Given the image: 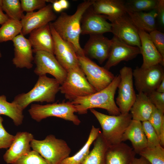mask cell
<instances>
[{
    "mask_svg": "<svg viewBox=\"0 0 164 164\" xmlns=\"http://www.w3.org/2000/svg\"><path fill=\"white\" fill-rule=\"evenodd\" d=\"M94 1L85 0L78 5L73 14L62 12L55 21L50 23L62 39L72 45L77 55L85 56L80 43L81 20L84 12Z\"/></svg>",
    "mask_w": 164,
    "mask_h": 164,
    "instance_id": "6da1fadb",
    "label": "cell"
},
{
    "mask_svg": "<svg viewBox=\"0 0 164 164\" xmlns=\"http://www.w3.org/2000/svg\"><path fill=\"white\" fill-rule=\"evenodd\" d=\"M120 80L119 74L116 75L106 87L88 95L77 98L71 101L79 114L87 113L88 110L99 108L107 110L110 115L120 114L119 109L114 101L115 92Z\"/></svg>",
    "mask_w": 164,
    "mask_h": 164,
    "instance_id": "7a4b0ae2",
    "label": "cell"
},
{
    "mask_svg": "<svg viewBox=\"0 0 164 164\" xmlns=\"http://www.w3.org/2000/svg\"><path fill=\"white\" fill-rule=\"evenodd\" d=\"M60 84L54 78L46 75L39 76L33 88L26 93L18 94L12 102L23 111L33 102L52 103L55 100L56 95L59 91Z\"/></svg>",
    "mask_w": 164,
    "mask_h": 164,
    "instance_id": "3957f363",
    "label": "cell"
},
{
    "mask_svg": "<svg viewBox=\"0 0 164 164\" xmlns=\"http://www.w3.org/2000/svg\"><path fill=\"white\" fill-rule=\"evenodd\" d=\"M90 110L99 123L102 136L108 146L123 142V134L132 120L130 113L108 115L94 109Z\"/></svg>",
    "mask_w": 164,
    "mask_h": 164,
    "instance_id": "277c9868",
    "label": "cell"
},
{
    "mask_svg": "<svg viewBox=\"0 0 164 164\" xmlns=\"http://www.w3.org/2000/svg\"><path fill=\"white\" fill-rule=\"evenodd\" d=\"M30 146L48 164H60L69 156L71 152L70 148L65 140L57 138L53 135H47L43 140L33 139Z\"/></svg>",
    "mask_w": 164,
    "mask_h": 164,
    "instance_id": "5b68a950",
    "label": "cell"
},
{
    "mask_svg": "<svg viewBox=\"0 0 164 164\" xmlns=\"http://www.w3.org/2000/svg\"><path fill=\"white\" fill-rule=\"evenodd\" d=\"M28 112L31 118L37 122L51 117L62 118L71 122L76 125H79L81 121L75 114L77 110L73 104L69 101L45 105L32 104Z\"/></svg>",
    "mask_w": 164,
    "mask_h": 164,
    "instance_id": "8992f818",
    "label": "cell"
},
{
    "mask_svg": "<svg viewBox=\"0 0 164 164\" xmlns=\"http://www.w3.org/2000/svg\"><path fill=\"white\" fill-rule=\"evenodd\" d=\"M59 91L70 102L77 97L97 92L89 83L80 66L67 71L66 77L60 85Z\"/></svg>",
    "mask_w": 164,
    "mask_h": 164,
    "instance_id": "52a82bcc",
    "label": "cell"
},
{
    "mask_svg": "<svg viewBox=\"0 0 164 164\" xmlns=\"http://www.w3.org/2000/svg\"><path fill=\"white\" fill-rule=\"evenodd\" d=\"M160 64L147 68L136 67L132 71L135 88L138 93L146 95L155 91L164 79V70Z\"/></svg>",
    "mask_w": 164,
    "mask_h": 164,
    "instance_id": "ba28073f",
    "label": "cell"
},
{
    "mask_svg": "<svg viewBox=\"0 0 164 164\" xmlns=\"http://www.w3.org/2000/svg\"><path fill=\"white\" fill-rule=\"evenodd\" d=\"M77 55L79 66L90 84L97 91L107 87L115 76L104 67L97 64L85 56Z\"/></svg>",
    "mask_w": 164,
    "mask_h": 164,
    "instance_id": "9c48e42d",
    "label": "cell"
},
{
    "mask_svg": "<svg viewBox=\"0 0 164 164\" xmlns=\"http://www.w3.org/2000/svg\"><path fill=\"white\" fill-rule=\"evenodd\" d=\"M132 68L124 66L119 71L120 80L115 103L121 114L129 113L136 94L134 87Z\"/></svg>",
    "mask_w": 164,
    "mask_h": 164,
    "instance_id": "30bf717a",
    "label": "cell"
},
{
    "mask_svg": "<svg viewBox=\"0 0 164 164\" xmlns=\"http://www.w3.org/2000/svg\"><path fill=\"white\" fill-rule=\"evenodd\" d=\"M35 53L34 61L36 65L34 70L35 73L39 76L49 74L61 85L66 77L67 71L59 63L55 55L43 51Z\"/></svg>",
    "mask_w": 164,
    "mask_h": 164,
    "instance_id": "8fae6325",
    "label": "cell"
},
{
    "mask_svg": "<svg viewBox=\"0 0 164 164\" xmlns=\"http://www.w3.org/2000/svg\"><path fill=\"white\" fill-rule=\"evenodd\" d=\"M54 42V55L67 71L80 66L77 55L72 45L62 39L49 23Z\"/></svg>",
    "mask_w": 164,
    "mask_h": 164,
    "instance_id": "7c38bea8",
    "label": "cell"
},
{
    "mask_svg": "<svg viewBox=\"0 0 164 164\" xmlns=\"http://www.w3.org/2000/svg\"><path fill=\"white\" fill-rule=\"evenodd\" d=\"M111 32L114 36L125 43L141 47V42L138 29L128 14L111 22Z\"/></svg>",
    "mask_w": 164,
    "mask_h": 164,
    "instance_id": "4fadbf2b",
    "label": "cell"
},
{
    "mask_svg": "<svg viewBox=\"0 0 164 164\" xmlns=\"http://www.w3.org/2000/svg\"><path fill=\"white\" fill-rule=\"evenodd\" d=\"M56 18L51 4L37 11L26 13L20 21L22 26L21 33L26 35L33 30L54 21Z\"/></svg>",
    "mask_w": 164,
    "mask_h": 164,
    "instance_id": "5bb4252c",
    "label": "cell"
},
{
    "mask_svg": "<svg viewBox=\"0 0 164 164\" xmlns=\"http://www.w3.org/2000/svg\"><path fill=\"white\" fill-rule=\"evenodd\" d=\"M111 40L109 56L104 67L108 70L121 61L132 60L140 54L139 48L128 45L114 36Z\"/></svg>",
    "mask_w": 164,
    "mask_h": 164,
    "instance_id": "9a60e30c",
    "label": "cell"
},
{
    "mask_svg": "<svg viewBox=\"0 0 164 164\" xmlns=\"http://www.w3.org/2000/svg\"><path fill=\"white\" fill-rule=\"evenodd\" d=\"M91 5L86 10L82 18L81 34L90 35L111 32V23L107 21L105 15L95 13Z\"/></svg>",
    "mask_w": 164,
    "mask_h": 164,
    "instance_id": "2e32d148",
    "label": "cell"
},
{
    "mask_svg": "<svg viewBox=\"0 0 164 164\" xmlns=\"http://www.w3.org/2000/svg\"><path fill=\"white\" fill-rule=\"evenodd\" d=\"M33 135L27 132H19L14 135L12 144L4 154L3 158L8 164H13L31 151L30 143Z\"/></svg>",
    "mask_w": 164,
    "mask_h": 164,
    "instance_id": "e0dca14e",
    "label": "cell"
},
{
    "mask_svg": "<svg viewBox=\"0 0 164 164\" xmlns=\"http://www.w3.org/2000/svg\"><path fill=\"white\" fill-rule=\"evenodd\" d=\"M12 41L14 51V56L12 60L13 64L18 68H32L34 57L32 48L28 39L20 33Z\"/></svg>",
    "mask_w": 164,
    "mask_h": 164,
    "instance_id": "ac0fdd59",
    "label": "cell"
},
{
    "mask_svg": "<svg viewBox=\"0 0 164 164\" xmlns=\"http://www.w3.org/2000/svg\"><path fill=\"white\" fill-rule=\"evenodd\" d=\"M111 44V40L103 34L91 35L83 50L85 56L87 55L102 64L108 58Z\"/></svg>",
    "mask_w": 164,
    "mask_h": 164,
    "instance_id": "d6986e66",
    "label": "cell"
},
{
    "mask_svg": "<svg viewBox=\"0 0 164 164\" xmlns=\"http://www.w3.org/2000/svg\"><path fill=\"white\" fill-rule=\"evenodd\" d=\"M141 42L140 54L143 57L142 68L160 64L164 66V58L158 51L152 41L149 33L138 29Z\"/></svg>",
    "mask_w": 164,
    "mask_h": 164,
    "instance_id": "ffe728a7",
    "label": "cell"
},
{
    "mask_svg": "<svg viewBox=\"0 0 164 164\" xmlns=\"http://www.w3.org/2000/svg\"><path fill=\"white\" fill-rule=\"evenodd\" d=\"M91 6L95 13L105 15L111 22L127 14L124 0H94Z\"/></svg>",
    "mask_w": 164,
    "mask_h": 164,
    "instance_id": "44dd1931",
    "label": "cell"
},
{
    "mask_svg": "<svg viewBox=\"0 0 164 164\" xmlns=\"http://www.w3.org/2000/svg\"><path fill=\"white\" fill-rule=\"evenodd\" d=\"M28 39L33 53L39 51L54 54V42L49 23L36 29L29 34Z\"/></svg>",
    "mask_w": 164,
    "mask_h": 164,
    "instance_id": "7402d4cb",
    "label": "cell"
},
{
    "mask_svg": "<svg viewBox=\"0 0 164 164\" xmlns=\"http://www.w3.org/2000/svg\"><path fill=\"white\" fill-rule=\"evenodd\" d=\"M136 153L127 144L121 142L108 146L105 154L106 164H131Z\"/></svg>",
    "mask_w": 164,
    "mask_h": 164,
    "instance_id": "603a6c76",
    "label": "cell"
},
{
    "mask_svg": "<svg viewBox=\"0 0 164 164\" xmlns=\"http://www.w3.org/2000/svg\"><path fill=\"white\" fill-rule=\"evenodd\" d=\"M129 140L136 154H138L147 146V141L142 122L132 119L124 133L122 142Z\"/></svg>",
    "mask_w": 164,
    "mask_h": 164,
    "instance_id": "cb8c5ba5",
    "label": "cell"
},
{
    "mask_svg": "<svg viewBox=\"0 0 164 164\" xmlns=\"http://www.w3.org/2000/svg\"><path fill=\"white\" fill-rule=\"evenodd\" d=\"M155 108L146 94L139 93L136 94L130 111L132 119L142 122L149 121Z\"/></svg>",
    "mask_w": 164,
    "mask_h": 164,
    "instance_id": "d4e9b609",
    "label": "cell"
},
{
    "mask_svg": "<svg viewBox=\"0 0 164 164\" xmlns=\"http://www.w3.org/2000/svg\"><path fill=\"white\" fill-rule=\"evenodd\" d=\"M127 14L138 29L149 33L156 29V9L148 12H133L127 10Z\"/></svg>",
    "mask_w": 164,
    "mask_h": 164,
    "instance_id": "484cf974",
    "label": "cell"
},
{
    "mask_svg": "<svg viewBox=\"0 0 164 164\" xmlns=\"http://www.w3.org/2000/svg\"><path fill=\"white\" fill-rule=\"evenodd\" d=\"M100 128L93 125L85 144L75 154L64 159L60 164H82L89 154L91 146L101 132Z\"/></svg>",
    "mask_w": 164,
    "mask_h": 164,
    "instance_id": "4316f807",
    "label": "cell"
},
{
    "mask_svg": "<svg viewBox=\"0 0 164 164\" xmlns=\"http://www.w3.org/2000/svg\"><path fill=\"white\" fill-rule=\"evenodd\" d=\"M94 146L82 164H106L105 154L108 145L101 132L94 142Z\"/></svg>",
    "mask_w": 164,
    "mask_h": 164,
    "instance_id": "83f0119b",
    "label": "cell"
},
{
    "mask_svg": "<svg viewBox=\"0 0 164 164\" xmlns=\"http://www.w3.org/2000/svg\"><path fill=\"white\" fill-rule=\"evenodd\" d=\"M23 111L16 104L8 102L5 95L0 96V115L10 118L16 126L22 123L24 118Z\"/></svg>",
    "mask_w": 164,
    "mask_h": 164,
    "instance_id": "f1b7e54d",
    "label": "cell"
},
{
    "mask_svg": "<svg viewBox=\"0 0 164 164\" xmlns=\"http://www.w3.org/2000/svg\"><path fill=\"white\" fill-rule=\"evenodd\" d=\"M22 28L20 21L9 19L0 28V43L12 40L21 33Z\"/></svg>",
    "mask_w": 164,
    "mask_h": 164,
    "instance_id": "f546056e",
    "label": "cell"
},
{
    "mask_svg": "<svg viewBox=\"0 0 164 164\" xmlns=\"http://www.w3.org/2000/svg\"><path fill=\"white\" fill-rule=\"evenodd\" d=\"M1 6L10 19L20 21L24 15L19 0H2Z\"/></svg>",
    "mask_w": 164,
    "mask_h": 164,
    "instance_id": "4dcf8cb0",
    "label": "cell"
},
{
    "mask_svg": "<svg viewBox=\"0 0 164 164\" xmlns=\"http://www.w3.org/2000/svg\"><path fill=\"white\" fill-rule=\"evenodd\" d=\"M159 0H128L125 5L128 10L133 12H149L156 9Z\"/></svg>",
    "mask_w": 164,
    "mask_h": 164,
    "instance_id": "1f68e13d",
    "label": "cell"
},
{
    "mask_svg": "<svg viewBox=\"0 0 164 164\" xmlns=\"http://www.w3.org/2000/svg\"><path fill=\"white\" fill-rule=\"evenodd\" d=\"M139 154L151 164H164V149L160 145L153 147H147Z\"/></svg>",
    "mask_w": 164,
    "mask_h": 164,
    "instance_id": "d6a6232c",
    "label": "cell"
},
{
    "mask_svg": "<svg viewBox=\"0 0 164 164\" xmlns=\"http://www.w3.org/2000/svg\"><path fill=\"white\" fill-rule=\"evenodd\" d=\"M164 113L156 108L148 121L156 131L160 145L163 147L164 146Z\"/></svg>",
    "mask_w": 164,
    "mask_h": 164,
    "instance_id": "836d02e7",
    "label": "cell"
},
{
    "mask_svg": "<svg viewBox=\"0 0 164 164\" xmlns=\"http://www.w3.org/2000/svg\"><path fill=\"white\" fill-rule=\"evenodd\" d=\"M144 133L147 141V146L153 147L160 145L157 134L154 128L148 121L142 122Z\"/></svg>",
    "mask_w": 164,
    "mask_h": 164,
    "instance_id": "e575fe53",
    "label": "cell"
},
{
    "mask_svg": "<svg viewBox=\"0 0 164 164\" xmlns=\"http://www.w3.org/2000/svg\"><path fill=\"white\" fill-rule=\"evenodd\" d=\"M13 164H48L37 152L31 150Z\"/></svg>",
    "mask_w": 164,
    "mask_h": 164,
    "instance_id": "d590c367",
    "label": "cell"
},
{
    "mask_svg": "<svg viewBox=\"0 0 164 164\" xmlns=\"http://www.w3.org/2000/svg\"><path fill=\"white\" fill-rule=\"evenodd\" d=\"M46 0H21L20 3L23 12L27 13L40 9L46 5Z\"/></svg>",
    "mask_w": 164,
    "mask_h": 164,
    "instance_id": "8d00e7d4",
    "label": "cell"
},
{
    "mask_svg": "<svg viewBox=\"0 0 164 164\" xmlns=\"http://www.w3.org/2000/svg\"><path fill=\"white\" fill-rule=\"evenodd\" d=\"M149 33L153 43L164 58V33L157 29L154 30Z\"/></svg>",
    "mask_w": 164,
    "mask_h": 164,
    "instance_id": "74e56055",
    "label": "cell"
},
{
    "mask_svg": "<svg viewBox=\"0 0 164 164\" xmlns=\"http://www.w3.org/2000/svg\"><path fill=\"white\" fill-rule=\"evenodd\" d=\"M3 119L0 115V149L9 148L14 139V135L8 133L2 125Z\"/></svg>",
    "mask_w": 164,
    "mask_h": 164,
    "instance_id": "f35d334b",
    "label": "cell"
},
{
    "mask_svg": "<svg viewBox=\"0 0 164 164\" xmlns=\"http://www.w3.org/2000/svg\"><path fill=\"white\" fill-rule=\"evenodd\" d=\"M147 95L155 108L164 113V93L154 91Z\"/></svg>",
    "mask_w": 164,
    "mask_h": 164,
    "instance_id": "ab89813d",
    "label": "cell"
},
{
    "mask_svg": "<svg viewBox=\"0 0 164 164\" xmlns=\"http://www.w3.org/2000/svg\"><path fill=\"white\" fill-rule=\"evenodd\" d=\"M157 11V18L159 22L162 27L164 26V0H159L156 9Z\"/></svg>",
    "mask_w": 164,
    "mask_h": 164,
    "instance_id": "60d3db41",
    "label": "cell"
},
{
    "mask_svg": "<svg viewBox=\"0 0 164 164\" xmlns=\"http://www.w3.org/2000/svg\"><path fill=\"white\" fill-rule=\"evenodd\" d=\"M131 164H151L144 157L141 156L139 158H135Z\"/></svg>",
    "mask_w": 164,
    "mask_h": 164,
    "instance_id": "b9f144b4",
    "label": "cell"
},
{
    "mask_svg": "<svg viewBox=\"0 0 164 164\" xmlns=\"http://www.w3.org/2000/svg\"><path fill=\"white\" fill-rule=\"evenodd\" d=\"M9 19L7 15L3 13L2 8L0 5V24L2 25L7 22Z\"/></svg>",
    "mask_w": 164,
    "mask_h": 164,
    "instance_id": "7bdbcfd3",
    "label": "cell"
},
{
    "mask_svg": "<svg viewBox=\"0 0 164 164\" xmlns=\"http://www.w3.org/2000/svg\"><path fill=\"white\" fill-rule=\"evenodd\" d=\"M52 3L53 10L57 12H60L63 10L59 0H54Z\"/></svg>",
    "mask_w": 164,
    "mask_h": 164,
    "instance_id": "ee69618b",
    "label": "cell"
},
{
    "mask_svg": "<svg viewBox=\"0 0 164 164\" xmlns=\"http://www.w3.org/2000/svg\"><path fill=\"white\" fill-rule=\"evenodd\" d=\"M59 2L63 10L67 9L69 6V3L67 0H59Z\"/></svg>",
    "mask_w": 164,
    "mask_h": 164,
    "instance_id": "f6af8a7d",
    "label": "cell"
},
{
    "mask_svg": "<svg viewBox=\"0 0 164 164\" xmlns=\"http://www.w3.org/2000/svg\"><path fill=\"white\" fill-rule=\"evenodd\" d=\"M155 91L159 93H164V79L162 81Z\"/></svg>",
    "mask_w": 164,
    "mask_h": 164,
    "instance_id": "bcb514c9",
    "label": "cell"
},
{
    "mask_svg": "<svg viewBox=\"0 0 164 164\" xmlns=\"http://www.w3.org/2000/svg\"><path fill=\"white\" fill-rule=\"evenodd\" d=\"M2 0H0V5L1 6L2 4Z\"/></svg>",
    "mask_w": 164,
    "mask_h": 164,
    "instance_id": "7dc6e473",
    "label": "cell"
},
{
    "mask_svg": "<svg viewBox=\"0 0 164 164\" xmlns=\"http://www.w3.org/2000/svg\"><path fill=\"white\" fill-rule=\"evenodd\" d=\"M2 54H1V51L0 50V58L2 57Z\"/></svg>",
    "mask_w": 164,
    "mask_h": 164,
    "instance_id": "c3c4849f",
    "label": "cell"
}]
</instances>
